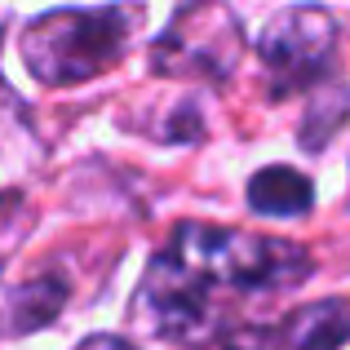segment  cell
Wrapping results in <instances>:
<instances>
[{"label":"cell","instance_id":"obj_7","mask_svg":"<svg viewBox=\"0 0 350 350\" xmlns=\"http://www.w3.org/2000/svg\"><path fill=\"white\" fill-rule=\"evenodd\" d=\"M315 204V187L288 164H266L248 178V208L262 217H301Z\"/></svg>","mask_w":350,"mask_h":350},{"label":"cell","instance_id":"obj_5","mask_svg":"<svg viewBox=\"0 0 350 350\" xmlns=\"http://www.w3.org/2000/svg\"><path fill=\"white\" fill-rule=\"evenodd\" d=\"M350 342V301L324 297L293 310L280 324L253 328L248 337L231 342L226 350H342Z\"/></svg>","mask_w":350,"mask_h":350},{"label":"cell","instance_id":"obj_1","mask_svg":"<svg viewBox=\"0 0 350 350\" xmlns=\"http://www.w3.org/2000/svg\"><path fill=\"white\" fill-rule=\"evenodd\" d=\"M310 271V253L293 239L239 226L178 222L164 248L146 262L129 310L146 333L169 346H231L248 337L239 328V306L293 293Z\"/></svg>","mask_w":350,"mask_h":350},{"label":"cell","instance_id":"obj_9","mask_svg":"<svg viewBox=\"0 0 350 350\" xmlns=\"http://www.w3.org/2000/svg\"><path fill=\"white\" fill-rule=\"evenodd\" d=\"M76 350H137L133 342H124V337H111V333H98L89 337V342H80Z\"/></svg>","mask_w":350,"mask_h":350},{"label":"cell","instance_id":"obj_3","mask_svg":"<svg viewBox=\"0 0 350 350\" xmlns=\"http://www.w3.org/2000/svg\"><path fill=\"white\" fill-rule=\"evenodd\" d=\"M244 58V23L226 5H182L151 44V67L173 80L226 85Z\"/></svg>","mask_w":350,"mask_h":350},{"label":"cell","instance_id":"obj_8","mask_svg":"<svg viewBox=\"0 0 350 350\" xmlns=\"http://www.w3.org/2000/svg\"><path fill=\"white\" fill-rule=\"evenodd\" d=\"M346 116H350V89L333 85V94L315 98V107H310L306 124H301V146H306V151H324L328 137H333V129L342 124Z\"/></svg>","mask_w":350,"mask_h":350},{"label":"cell","instance_id":"obj_6","mask_svg":"<svg viewBox=\"0 0 350 350\" xmlns=\"http://www.w3.org/2000/svg\"><path fill=\"white\" fill-rule=\"evenodd\" d=\"M44 160V146L36 137L27 107L14 89L0 80V200L14 196V187H23Z\"/></svg>","mask_w":350,"mask_h":350},{"label":"cell","instance_id":"obj_2","mask_svg":"<svg viewBox=\"0 0 350 350\" xmlns=\"http://www.w3.org/2000/svg\"><path fill=\"white\" fill-rule=\"evenodd\" d=\"M133 23V9H49L27 23L18 49L40 85H80L124 58Z\"/></svg>","mask_w":350,"mask_h":350},{"label":"cell","instance_id":"obj_4","mask_svg":"<svg viewBox=\"0 0 350 350\" xmlns=\"http://www.w3.org/2000/svg\"><path fill=\"white\" fill-rule=\"evenodd\" d=\"M337 44V23L328 9L319 5H293L280 9V14L266 23L262 40H257V53H262L266 80H271L275 98H288L297 89L315 85L324 76L328 58H333Z\"/></svg>","mask_w":350,"mask_h":350}]
</instances>
